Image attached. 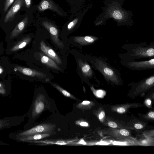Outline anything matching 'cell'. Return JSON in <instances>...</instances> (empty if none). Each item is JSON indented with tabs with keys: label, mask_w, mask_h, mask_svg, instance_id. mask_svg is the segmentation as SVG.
Wrapping results in <instances>:
<instances>
[{
	"label": "cell",
	"mask_w": 154,
	"mask_h": 154,
	"mask_svg": "<svg viewBox=\"0 0 154 154\" xmlns=\"http://www.w3.org/2000/svg\"><path fill=\"white\" fill-rule=\"evenodd\" d=\"M126 51L118 54L120 59L135 60L154 58V42L148 44L143 42L138 44L126 43L122 48Z\"/></svg>",
	"instance_id": "1"
},
{
	"label": "cell",
	"mask_w": 154,
	"mask_h": 154,
	"mask_svg": "<svg viewBox=\"0 0 154 154\" xmlns=\"http://www.w3.org/2000/svg\"><path fill=\"white\" fill-rule=\"evenodd\" d=\"M90 61L94 69L100 73L108 83L116 85L122 83V79L117 69L111 66L102 57H91Z\"/></svg>",
	"instance_id": "2"
},
{
	"label": "cell",
	"mask_w": 154,
	"mask_h": 154,
	"mask_svg": "<svg viewBox=\"0 0 154 154\" xmlns=\"http://www.w3.org/2000/svg\"><path fill=\"white\" fill-rule=\"evenodd\" d=\"M120 62L121 64L124 67L134 71H141L154 69V58L139 61L121 59Z\"/></svg>",
	"instance_id": "3"
},
{
	"label": "cell",
	"mask_w": 154,
	"mask_h": 154,
	"mask_svg": "<svg viewBox=\"0 0 154 154\" xmlns=\"http://www.w3.org/2000/svg\"><path fill=\"white\" fill-rule=\"evenodd\" d=\"M54 127V125L50 124L40 125L20 132L18 134L17 136L19 137L35 134L48 133L53 129Z\"/></svg>",
	"instance_id": "4"
},
{
	"label": "cell",
	"mask_w": 154,
	"mask_h": 154,
	"mask_svg": "<svg viewBox=\"0 0 154 154\" xmlns=\"http://www.w3.org/2000/svg\"><path fill=\"white\" fill-rule=\"evenodd\" d=\"M37 8L40 11L49 10L56 13L60 16H64L65 15L63 10L52 0H41Z\"/></svg>",
	"instance_id": "5"
},
{
	"label": "cell",
	"mask_w": 154,
	"mask_h": 154,
	"mask_svg": "<svg viewBox=\"0 0 154 154\" xmlns=\"http://www.w3.org/2000/svg\"><path fill=\"white\" fill-rule=\"evenodd\" d=\"M42 24L49 32L53 42L58 47L63 48L64 44L60 40L59 32L57 27L53 23L47 20L42 22Z\"/></svg>",
	"instance_id": "6"
},
{
	"label": "cell",
	"mask_w": 154,
	"mask_h": 154,
	"mask_svg": "<svg viewBox=\"0 0 154 154\" xmlns=\"http://www.w3.org/2000/svg\"><path fill=\"white\" fill-rule=\"evenodd\" d=\"M14 70L15 71H17L25 75L32 77L43 78L47 76L46 74L41 71L21 66H15Z\"/></svg>",
	"instance_id": "7"
},
{
	"label": "cell",
	"mask_w": 154,
	"mask_h": 154,
	"mask_svg": "<svg viewBox=\"0 0 154 154\" xmlns=\"http://www.w3.org/2000/svg\"><path fill=\"white\" fill-rule=\"evenodd\" d=\"M31 40V38L29 35L18 40L10 45V48L8 49L7 52L11 54L23 48L30 42Z\"/></svg>",
	"instance_id": "8"
},
{
	"label": "cell",
	"mask_w": 154,
	"mask_h": 154,
	"mask_svg": "<svg viewBox=\"0 0 154 154\" xmlns=\"http://www.w3.org/2000/svg\"><path fill=\"white\" fill-rule=\"evenodd\" d=\"M40 45L41 50L47 56L58 64H61L62 63L61 59L55 51L52 48L47 45L43 41H41Z\"/></svg>",
	"instance_id": "9"
},
{
	"label": "cell",
	"mask_w": 154,
	"mask_h": 154,
	"mask_svg": "<svg viewBox=\"0 0 154 154\" xmlns=\"http://www.w3.org/2000/svg\"><path fill=\"white\" fill-rule=\"evenodd\" d=\"M24 2V0H16L5 16L4 22L6 23L13 18L20 10Z\"/></svg>",
	"instance_id": "10"
},
{
	"label": "cell",
	"mask_w": 154,
	"mask_h": 154,
	"mask_svg": "<svg viewBox=\"0 0 154 154\" xmlns=\"http://www.w3.org/2000/svg\"><path fill=\"white\" fill-rule=\"evenodd\" d=\"M78 63L83 76L86 78L91 79L94 77V73L90 66L86 61L79 59Z\"/></svg>",
	"instance_id": "11"
},
{
	"label": "cell",
	"mask_w": 154,
	"mask_h": 154,
	"mask_svg": "<svg viewBox=\"0 0 154 154\" xmlns=\"http://www.w3.org/2000/svg\"><path fill=\"white\" fill-rule=\"evenodd\" d=\"M99 39V37L93 35L74 37L73 40L82 45H92Z\"/></svg>",
	"instance_id": "12"
},
{
	"label": "cell",
	"mask_w": 154,
	"mask_h": 154,
	"mask_svg": "<svg viewBox=\"0 0 154 154\" xmlns=\"http://www.w3.org/2000/svg\"><path fill=\"white\" fill-rule=\"evenodd\" d=\"M28 20V17L26 16L16 26L14 29L11 32L10 36V40L17 37L23 32L27 24Z\"/></svg>",
	"instance_id": "13"
},
{
	"label": "cell",
	"mask_w": 154,
	"mask_h": 154,
	"mask_svg": "<svg viewBox=\"0 0 154 154\" xmlns=\"http://www.w3.org/2000/svg\"><path fill=\"white\" fill-rule=\"evenodd\" d=\"M50 136L48 133L35 134L18 137V139L23 142H28L39 140Z\"/></svg>",
	"instance_id": "14"
},
{
	"label": "cell",
	"mask_w": 154,
	"mask_h": 154,
	"mask_svg": "<svg viewBox=\"0 0 154 154\" xmlns=\"http://www.w3.org/2000/svg\"><path fill=\"white\" fill-rule=\"evenodd\" d=\"M39 56L41 62L47 66L57 70H61V68L54 60L47 56L43 55L42 53L39 54Z\"/></svg>",
	"instance_id": "15"
},
{
	"label": "cell",
	"mask_w": 154,
	"mask_h": 154,
	"mask_svg": "<svg viewBox=\"0 0 154 154\" xmlns=\"http://www.w3.org/2000/svg\"><path fill=\"white\" fill-rule=\"evenodd\" d=\"M12 118H6L0 119V130L14 125Z\"/></svg>",
	"instance_id": "16"
},
{
	"label": "cell",
	"mask_w": 154,
	"mask_h": 154,
	"mask_svg": "<svg viewBox=\"0 0 154 154\" xmlns=\"http://www.w3.org/2000/svg\"><path fill=\"white\" fill-rule=\"evenodd\" d=\"M45 107V104L41 101H36L34 105L32 114L33 116L37 115L41 112Z\"/></svg>",
	"instance_id": "17"
},
{
	"label": "cell",
	"mask_w": 154,
	"mask_h": 154,
	"mask_svg": "<svg viewBox=\"0 0 154 154\" xmlns=\"http://www.w3.org/2000/svg\"><path fill=\"white\" fill-rule=\"evenodd\" d=\"M52 85L57 89L58 90L60 91L64 96L66 97H70L73 99H75V98L72 95L70 94L69 92L67 91L66 90L63 89L59 85L54 83L51 84Z\"/></svg>",
	"instance_id": "18"
},
{
	"label": "cell",
	"mask_w": 154,
	"mask_h": 154,
	"mask_svg": "<svg viewBox=\"0 0 154 154\" xmlns=\"http://www.w3.org/2000/svg\"><path fill=\"white\" fill-rule=\"evenodd\" d=\"M112 14H111V16L116 19L120 20L122 19V17H123V16H122L121 12L117 10H116L113 12V11Z\"/></svg>",
	"instance_id": "19"
},
{
	"label": "cell",
	"mask_w": 154,
	"mask_h": 154,
	"mask_svg": "<svg viewBox=\"0 0 154 154\" xmlns=\"http://www.w3.org/2000/svg\"><path fill=\"white\" fill-rule=\"evenodd\" d=\"M14 0H5L4 7V11L6 12Z\"/></svg>",
	"instance_id": "20"
},
{
	"label": "cell",
	"mask_w": 154,
	"mask_h": 154,
	"mask_svg": "<svg viewBox=\"0 0 154 154\" xmlns=\"http://www.w3.org/2000/svg\"><path fill=\"white\" fill-rule=\"evenodd\" d=\"M79 19L76 18L70 22L67 25V29L68 30H70L72 29L78 21Z\"/></svg>",
	"instance_id": "21"
},
{
	"label": "cell",
	"mask_w": 154,
	"mask_h": 154,
	"mask_svg": "<svg viewBox=\"0 0 154 154\" xmlns=\"http://www.w3.org/2000/svg\"><path fill=\"white\" fill-rule=\"evenodd\" d=\"M76 124L82 126H88V122L83 121H77L76 122Z\"/></svg>",
	"instance_id": "22"
},
{
	"label": "cell",
	"mask_w": 154,
	"mask_h": 154,
	"mask_svg": "<svg viewBox=\"0 0 154 154\" xmlns=\"http://www.w3.org/2000/svg\"><path fill=\"white\" fill-rule=\"evenodd\" d=\"M120 132L121 135L124 136H128L129 134L128 131L125 129H122L120 130Z\"/></svg>",
	"instance_id": "23"
},
{
	"label": "cell",
	"mask_w": 154,
	"mask_h": 154,
	"mask_svg": "<svg viewBox=\"0 0 154 154\" xmlns=\"http://www.w3.org/2000/svg\"><path fill=\"white\" fill-rule=\"evenodd\" d=\"M108 125L110 127L112 128H116L117 127V124L113 122H110L108 123Z\"/></svg>",
	"instance_id": "24"
},
{
	"label": "cell",
	"mask_w": 154,
	"mask_h": 154,
	"mask_svg": "<svg viewBox=\"0 0 154 154\" xmlns=\"http://www.w3.org/2000/svg\"><path fill=\"white\" fill-rule=\"evenodd\" d=\"M24 1L26 7L28 8H29L32 3V0H25Z\"/></svg>",
	"instance_id": "25"
},
{
	"label": "cell",
	"mask_w": 154,
	"mask_h": 154,
	"mask_svg": "<svg viewBox=\"0 0 154 154\" xmlns=\"http://www.w3.org/2000/svg\"><path fill=\"white\" fill-rule=\"evenodd\" d=\"M117 111L119 113H123L125 112V109L123 107H120L117 109Z\"/></svg>",
	"instance_id": "26"
},
{
	"label": "cell",
	"mask_w": 154,
	"mask_h": 154,
	"mask_svg": "<svg viewBox=\"0 0 154 154\" xmlns=\"http://www.w3.org/2000/svg\"><path fill=\"white\" fill-rule=\"evenodd\" d=\"M3 43L0 41V57L3 53Z\"/></svg>",
	"instance_id": "27"
},
{
	"label": "cell",
	"mask_w": 154,
	"mask_h": 154,
	"mask_svg": "<svg viewBox=\"0 0 154 154\" xmlns=\"http://www.w3.org/2000/svg\"><path fill=\"white\" fill-rule=\"evenodd\" d=\"M134 127L138 129H141L143 128V126L141 124H136L134 125Z\"/></svg>",
	"instance_id": "28"
},
{
	"label": "cell",
	"mask_w": 154,
	"mask_h": 154,
	"mask_svg": "<svg viewBox=\"0 0 154 154\" xmlns=\"http://www.w3.org/2000/svg\"><path fill=\"white\" fill-rule=\"evenodd\" d=\"M105 115V113L104 112H101L99 115L98 117L99 119H101Z\"/></svg>",
	"instance_id": "29"
},
{
	"label": "cell",
	"mask_w": 154,
	"mask_h": 154,
	"mask_svg": "<svg viewBox=\"0 0 154 154\" xmlns=\"http://www.w3.org/2000/svg\"><path fill=\"white\" fill-rule=\"evenodd\" d=\"M103 94V91L101 90H99L97 91L96 94L98 97H100Z\"/></svg>",
	"instance_id": "30"
},
{
	"label": "cell",
	"mask_w": 154,
	"mask_h": 154,
	"mask_svg": "<svg viewBox=\"0 0 154 154\" xmlns=\"http://www.w3.org/2000/svg\"><path fill=\"white\" fill-rule=\"evenodd\" d=\"M149 116L152 118H154V112H150L148 114Z\"/></svg>",
	"instance_id": "31"
},
{
	"label": "cell",
	"mask_w": 154,
	"mask_h": 154,
	"mask_svg": "<svg viewBox=\"0 0 154 154\" xmlns=\"http://www.w3.org/2000/svg\"><path fill=\"white\" fill-rule=\"evenodd\" d=\"M90 102L88 101H84L81 103V104L87 105L89 104Z\"/></svg>",
	"instance_id": "32"
},
{
	"label": "cell",
	"mask_w": 154,
	"mask_h": 154,
	"mask_svg": "<svg viewBox=\"0 0 154 154\" xmlns=\"http://www.w3.org/2000/svg\"><path fill=\"white\" fill-rule=\"evenodd\" d=\"M77 144H85V142L83 141V140H81L79 141V142H78Z\"/></svg>",
	"instance_id": "33"
},
{
	"label": "cell",
	"mask_w": 154,
	"mask_h": 154,
	"mask_svg": "<svg viewBox=\"0 0 154 154\" xmlns=\"http://www.w3.org/2000/svg\"><path fill=\"white\" fill-rule=\"evenodd\" d=\"M147 102L148 104L149 105H150L151 104V101L150 100H148Z\"/></svg>",
	"instance_id": "34"
},
{
	"label": "cell",
	"mask_w": 154,
	"mask_h": 154,
	"mask_svg": "<svg viewBox=\"0 0 154 154\" xmlns=\"http://www.w3.org/2000/svg\"><path fill=\"white\" fill-rule=\"evenodd\" d=\"M3 72V69L0 67V74H2Z\"/></svg>",
	"instance_id": "35"
},
{
	"label": "cell",
	"mask_w": 154,
	"mask_h": 154,
	"mask_svg": "<svg viewBox=\"0 0 154 154\" xmlns=\"http://www.w3.org/2000/svg\"><path fill=\"white\" fill-rule=\"evenodd\" d=\"M2 85L1 83H0V89H1V88L2 87Z\"/></svg>",
	"instance_id": "36"
}]
</instances>
